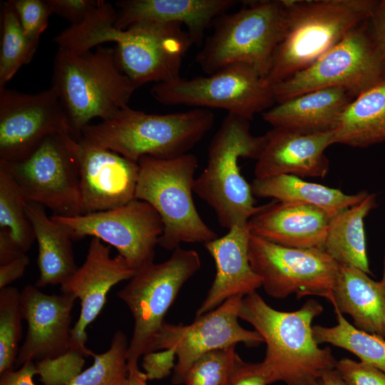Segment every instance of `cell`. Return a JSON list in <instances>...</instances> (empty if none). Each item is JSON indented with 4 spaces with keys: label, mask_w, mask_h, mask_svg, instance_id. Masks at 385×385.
<instances>
[{
    "label": "cell",
    "mask_w": 385,
    "mask_h": 385,
    "mask_svg": "<svg viewBox=\"0 0 385 385\" xmlns=\"http://www.w3.org/2000/svg\"><path fill=\"white\" fill-rule=\"evenodd\" d=\"M76 298L72 294H48L33 285L20 294L23 319L28 324L16 365L54 361L69 352L72 335L71 312Z\"/></svg>",
    "instance_id": "cell-18"
},
{
    "label": "cell",
    "mask_w": 385,
    "mask_h": 385,
    "mask_svg": "<svg viewBox=\"0 0 385 385\" xmlns=\"http://www.w3.org/2000/svg\"><path fill=\"white\" fill-rule=\"evenodd\" d=\"M20 294L11 286L0 289V374L13 369L19 351L23 319Z\"/></svg>",
    "instance_id": "cell-34"
},
{
    "label": "cell",
    "mask_w": 385,
    "mask_h": 385,
    "mask_svg": "<svg viewBox=\"0 0 385 385\" xmlns=\"http://www.w3.org/2000/svg\"><path fill=\"white\" fill-rule=\"evenodd\" d=\"M337 324L313 326V336L318 344H330L357 356L359 361L385 372V339L361 330L350 324L334 309Z\"/></svg>",
    "instance_id": "cell-30"
},
{
    "label": "cell",
    "mask_w": 385,
    "mask_h": 385,
    "mask_svg": "<svg viewBox=\"0 0 385 385\" xmlns=\"http://www.w3.org/2000/svg\"><path fill=\"white\" fill-rule=\"evenodd\" d=\"M26 213L31 223L38 243L37 287L63 284L77 270L72 238L66 229L48 217L45 207L27 202Z\"/></svg>",
    "instance_id": "cell-26"
},
{
    "label": "cell",
    "mask_w": 385,
    "mask_h": 385,
    "mask_svg": "<svg viewBox=\"0 0 385 385\" xmlns=\"http://www.w3.org/2000/svg\"><path fill=\"white\" fill-rule=\"evenodd\" d=\"M266 143L265 134L255 136L250 120L227 113L212 138L207 165L195 178L194 192L215 211L221 227L248 222L256 206L250 185L240 173L239 160H257Z\"/></svg>",
    "instance_id": "cell-6"
},
{
    "label": "cell",
    "mask_w": 385,
    "mask_h": 385,
    "mask_svg": "<svg viewBox=\"0 0 385 385\" xmlns=\"http://www.w3.org/2000/svg\"><path fill=\"white\" fill-rule=\"evenodd\" d=\"M51 87L65 109L76 140L92 119H110L128 106L138 88L118 68L115 48L100 46L83 53L58 48Z\"/></svg>",
    "instance_id": "cell-3"
},
{
    "label": "cell",
    "mask_w": 385,
    "mask_h": 385,
    "mask_svg": "<svg viewBox=\"0 0 385 385\" xmlns=\"http://www.w3.org/2000/svg\"><path fill=\"white\" fill-rule=\"evenodd\" d=\"M19 247L12 240L9 231L0 229V265L9 262L21 255Z\"/></svg>",
    "instance_id": "cell-44"
},
{
    "label": "cell",
    "mask_w": 385,
    "mask_h": 385,
    "mask_svg": "<svg viewBox=\"0 0 385 385\" xmlns=\"http://www.w3.org/2000/svg\"><path fill=\"white\" fill-rule=\"evenodd\" d=\"M51 217L66 229L72 240L90 236L112 245L135 272L153 262L163 231L155 210L137 199L111 210Z\"/></svg>",
    "instance_id": "cell-14"
},
{
    "label": "cell",
    "mask_w": 385,
    "mask_h": 385,
    "mask_svg": "<svg viewBox=\"0 0 385 385\" xmlns=\"http://www.w3.org/2000/svg\"><path fill=\"white\" fill-rule=\"evenodd\" d=\"M335 369L346 385H385V372L360 361L342 358Z\"/></svg>",
    "instance_id": "cell-37"
},
{
    "label": "cell",
    "mask_w": 385,
    "mask_h": 385,
    "mask_svg": "<svg viewBox=\"0 0 385 385\" xmlns=\"http://www.w3.org/2000/svg\"><path fill=\"white\" fill-rule=\"evenodd\" d=\"M1 10L0 88L31 61L37 49L26 37L10 0L3 3Z\"/></svg>",
    "instance_id": "cell-32"
},
{
    "label": "cell",
    "mask_w": 385,
    "mask_h": 385,
    "mask_svg": "<svg viewBox=\"0 0 385 385\" xmlns=\"http://www.w3.org/2000/svg\"><path fill=\"white\" fill-rule=\"evenodd\" d=\"M300 385H322L320 379L307 382Z\"/></svg>",
    "instance_id": "cell-48"
},
{
    "label": "cell",
    "mask_w": 385,
    "mask_h": 385,
    "mask_svg": "<svg viewBox=\"0 0 385 385\" xmlns=\"http://www.w3.org/2000/svg\"><path fill=\"white\" fill-rule=\"evenodd\" d=\"M135 199L150 204L161 218L158 245L174 250L183 242L205 244L217 237L201 218L195 205L197 157L187 153L173 159L144 156L138 161Z\"/></svg>",
    "instance_id": "cell-8"
},
{
    "label": "cell",
    "mask_w": 385,
    "mask_h": 385,
    "mask_svg": "<svg viewBox=\"0 0 385 385\" xmlns=\"http://www.w3.org/2000/svg\"><path fill=\"white\" fill-rule=\"evenodd\" d=\"M331 217L324 211L293 202H273L248 221L250 233L294 248L324 250Z\"/></svg>",
    "instance_id": "cell-22"
},
{
    "label": "cell",
    "mask_w": 385,
    "mask_h": 385,
    "mask_svg": "<svg viewBox=\"0 0 385 385\" xmlns=\"http://www.w3.org/2000/svg\"><path fill=\"white\" fill-rule=\"evenodd\" d=\"M380 282L383 283L384 284H385V253H384V257L383 260L382 274H381V278L380 279Z\"/></svg>",
    "instance_id": "cell-47"
},
{
    "label": "cell",
    "mask_w": 385,
    "mask_h": 385,
    "mask_svg": "<svg viewBox=\"0 0 385 385\" xmlns=\"http://www.w3.org/2000/svg\"><path fill=\"white\" fill-rule=\"evenodd\" d=\"M237 3L235 0H123L115 3L117 29L140 21L178 23L186 26L193 44L202 43L214 20Z\"/></svg>",
    "instance_id": "cell-23"
},
{
    "label": "cell",
    "mask_w": 385,
    "mask_h": 385,
    "mask_svg": "<svg viewBox=\"0 0 385 385\" xmlns=\"http://www.w3.org/2000/svg\"><path fill=\"white\" fill-rule=\"evenodd\" d=\"M116 19L112 7L93 13L80 26L81 47L89 51L104 43H115L117 65L138 88L150 82L168 83L180 78L183 59L193 45L182 24L140 21L120 30L115 26Z\"/></svg>",
    "instance_id": "cell-2"
},
{
    "label": "cell",
    "mask_w": 385,
    "mask_h": 385,
    "mask_svg": "<svg viewBox=\"0 0 385 385\" xmlns=\"http://www.w3.org/2000/svg\"><path fill=\"white\" fill-rule=\"evenodd\" d=\"M286 26L265 81L272 86L310 66L372 14L376 0H284Z\"/></svg>",
    "instance_id": "cell-5"
},
{
    "label": "cell",
    "mask_w": 385,
    "mask_h": 385,
    "mask_svg": "<svg viewBox=\"0 0 385 385\" xmlns=\"http://www.w3.org/2000/svg\"><path fill=\"white\" fill-rule=\"evenodd\" d=\"M56 133L71 134V128L52 87L36 93L0 88V162L25 158Z\"/></svg>",
    "instance_id": "cell-16"
},
{
    "label": "cell",
    "mask_w": 385,
    "mask_h": 385,
    "mask_svg": "<svg viewBox=\"0 0 385 385\" xmlns=\"http://www.w3.org/2000/svg\"><path fill=\"white\" fill-rule=\"evenodd\" d=\"M320 381L322 385H346L335 369L324 373Z\"/></svg>",
    "instance_id": "cell-46"
},
{
    "label": "cell",
    "mask_w": 385,
    "mask_h": 385,
    "mask_svg": "<svg viewBox=\"0 0 385 385\" xmlns=\"http://www.w3.org/2000/svg\"><path fill=\"white\" fill-rule=\"evenodd\" d=\"M175 354L173 349L153 351L143 356V367L148 380L168 376L175 367Z\"/></svg>",
    "instance_id": "cell-40"
},
{
    "label": "cell",
    "mask_w": 385,
    "mask_h": 385,
    "mask_svg": "<svg viewBox=\"0 0 385 385\" xmlns=\"http://www.w3.org/2000/svg\"><path fill=\"white\" fill-rule=\"evenodd\" d=\"M125 334L117 331L108 349L93 354V363L76 375L68 385H123L128 375Z\"/></svg>",
    "instance_id": "cell-33"
},
{
    "label": "cell",
    "mask_w": 385,
    "mask_h": 385,
    "mask_svg": "<svg viewBox=\"0 0 385 385\" xmlns=\"http://www.w3.org/2000/svg\"><path fill=\"white\" fill-rule=\"evenodd\" d=\"M333 132L301 133L273 128L265 134V145L256 160L255 178L282 175L324 178L329 170L324 152L334 144Z\"/></svg>",
    "instance_id": "cell-20"
},
{
    "label": "cell",
    "mask_w": 385,
    "mask_h": 385,
    "mask_svg": "<svg viewBox=\"0 0 385 385\" xmlns=\"http://www.w3.org/2000/svg\"><path fill=\"white\" fill-rule=\"evenodd\" d=\"M77 140L70 133L46 138L25 158L0 162L28 202L49 208L53 215H82Z\"/></svg>",
    "instance_id": "cell-10"
},
{
    "label": "cell",
    "mask_w": 385,
    "mask_h": 385,
    "mask_svg": "<svg viewBox=\"0 0 385 385\" xmlns=\"http://www.w3.org/2000/svg\"><path fill=\"white\" fill-rule=\"evenodd\" d=\"M377 206L375 193L331 217L324 250L338 264L371 274L366 252L364 220Z\"/></svg>",
    "instance_id": "cell-29"
},
{
    "label": "cell",
    "mask_w": 385,
    "mask_h": 385,
    "mask_svg": "<svg viewBox=\"0 0 385 385\" xmlns=\"http://www.w3.org/2000/svg\"><path fill=\"white\" fill-rule=\"evenodd\" d=\"M223 385H225V384H223Z\"/></svg>",
    "instance_id": "cell-49"
},
{
    "label": "cell",
    "mask_w": 385,
    "mask_h": 385,
    "mask_svg": "<svg viewBox=\"0 0 385 385\" xmlns=\"http://www.w3.org/2000/svg\"><path fill=\"white\" fill-rule=\"evenodd\" d=\"M333 135L334 144L355 148L385 142V79L351 100Z\"/></svg>",
    "instance_id": "cell-28"
},
{
    "label": "cell",
    "mask_w": 385,
    "mask_h": 385,
    "mask_svg": "<svg viewBox=\"0 0 385 385\" xmlns=\"http://www.w3.org/2000/svg\"><path fill=\"white\" fill-rule=\"evenodd\" d=\"M242 297L229 298L213 310L196 317L190 324L164 322L155 339L153 351H174L177 362L173 369V384H183L189 369L207 353L235 346L237 343L251 346L264 342L257 332L246 329L238 322Z\"/></svg>",
    "instance_id": "cell-15"
},
{
    "label": "cell",
    "mask_w": 385,
    "mask_h": 385,
    "mask_svg": "<svg viewBox=\"0 0 385 385\" xmlns=\"http://www.w3.org/2000/svg\"><path fill=\"white\" fill-rule=\"evenodd\" d=\"M100 1L101 0H46L52 14L66 19L71 25L81 23Z\"/></svg>",
    "instance_id": "cell-38"
},
{
    "label": "cell",
    "mask_w": 385,
    "mask_h": 385,
    "mask_svg": "<svg viewBox=\"0 0 385 385\" xmlns=\"http://www.w3.org/2000/svg\"><path fill=\"white\" fill-rule=\"evenodd\" d=\"M127 367L128 375L123 385H148L146 375L139 370L138 365Z\"/></svg>",
    "instance_id": "cell-45"
},
{
    "label": "cell",
    "mask_w": 385,
    "mask_h": 385,
    "mask_svg": "<svg viewBox=\"0 0 385 385\" xmlns=\"http://www.w3.org/2000/svg\"><path fill=\"white\" fill-rule=\"evenodd\" d=\"M135 271L120 255L112 257L110 247L98 238L91 239L83 264L63 284V293L72 294L81 302L78 320L73 327L68 355L83 359L93 354L86 348V327L96 319L106 302L111 289L129 280Z\"/></svg>",
    "instance_id": "cell-17"
},
{
    "label": "cell",
    "mask_w": 385,
    "mask_h": 385,
    "mask_svg": "<svg viewBox=\"0 0 385 385\" xmlns=\"http://www.w3.org/2000/svg\"><path fill=\"white\" fill-rule=\"evenodd\" d=\"M385 79V63L369 36L367 21L346 34L316 61L271 86L279 103L325 88H342L354 98Z\"/></svg>",
    "instance_id": "cell-11"
},
{
    "label": "cell",
    "mask_w": 385,
    "mask_h": 385,
    "mask_svg": "<svg viewBox=\"0 0 385 385\" xmlns=\"http://www.w3.org/2000/svg\"><path fill=\"white\" fill-rule=\"evenodd\" d=\"M29 264V259L24 254L9 262L0 265V289L21 278Z\"/></svg>",
    "instance_id": "cell-42"
},
{
    "label": "cell",
    "mask_w": 385,
    "mask_h": 385,
    "mask_svg": "<svg viewBox=\"0 0 385 385\" xmlns=\"http://www.w3.org/2000/svg\"><path fill=\"white\" fill-rule=\"evenodd\" d=\"M27 202L12 176L0 165V229L9 231L24 253L30 249L36 240L26 213Z\"/></svg>",
    "instance_id": "cell-31"
},
{
    "label": "cell",
    "mask_w": 385,
    "mask_h": 385,
    "mask_svg": "<svg viewBox=\"0 0 385 385\" xmlns=\"http://www.w3.org/2000/svg\"><path fill=\"white\" fill-rule=\"evenodd\" d=\"M37 374L36 364L28 361L19 370H10L1 374L0 385H35L33 377Z\"/></svg>",
    "instance_id": "cell-43"
},
{
    "label": "cell",
    "mask_w": 385,
    "mask_h": 385,
    "mask_svg": "<svg viewBox=\"0 0 385 385\" xmlns=\"http://www.w3.org/2000/svg\"><path fill=\"white\" fill-rule=\"evenodd\" d=\"M369 36L385 63V0L378 3L367 21Z\"/></svg>",
    "instance_id": "cell-41"
},
{
    "label": "cell",
    "mask_w": 385,
    "mask_h": 385,
    "mask_svg": "<svg viewBox=\"0 0 385 385\" xmlns=\"http://www.w3.org/2000/svg\"><path fill=\"white\" fill-rule=\"evenodd\" d=\"M151 95L165 106L222 108L248 120L273 106L272 88L253 67L227 66L207 76L155 84Z\"/></svg>",
    "instance_id": "cell-12"
},
{
    "label": "cell",
    "mask_w": 385,
    "mask_h": 385,
    "mask_svg": "<svg viewBox=\"0 0 385 385\" xmlns=\"http://www.w3.org/2000/svg\"><path fill=\"white\" fill-rule=\"evenodd\" d=\"M239 355L235 346L218 349L200 357L189 369L184 383L185 385L225 384Z\"/></svg>",
    "instance_id": "cell-35"
},
{
    "label": "cell",
    "mask_w": 385,
    "mask_h": 385,
    "mask_svg": "<svg viewBox=\"0 0 385 385\" xmlns=\"http://www.w3.org/2000/svg\"><path fill=\"white\" fill-rule=\"evenodd\" d=\"M356 328L385 339V284L364 271L339 265L329 301Z\"/></svg>",
    "instance_id": "cell-25"
},
{
    "label": "cell",
    "mask_w": 385,
    "mask_h": 385,
    "mask_svg": "<svg viewBox=\"0 0 385 385\" xmlns=\"http://www.w3.org/2000/svg\"><path fill=\"white\" fill-rule=\"evenodd\" d=\"M201 267L199 254L180 247L164 262H152L135 272L117 296L133 319L127 366L138 365L141 356L153 351L165 316L184 284Z\"/></svg>",
    "instance_id": "cell-9"
},
{
    "label": "cell",
    "mask_w": 385,
    "mask_h": 385,
    "mask_svg": "<svg viewBox=\"0 0 385 385\" xmlns=\"http://www.w3.org/2000/svg\"><path fill=\"white\" fill-rule=\"evenodd\" d=\"M323 310L312 298L297 310L282 312L270 306L257 292L242 297L239 319L250 323L266 344L260 363L269 384L300 385L319 380L335 369L337 360L331 349L319 347L313 336L312 322Z\"/></svg>",
    "instance_id": "cell-1"
},
{
    "label": "cell",
    "mask_w": 385,
    "mask_h": 385,
    "mask_svg": "<svg viewBox=\"0 0 385 385\" xmlns=\"http://www.w3.org/2000/svg\"><path fill=\"white\" fill-rule=\"evenodd\" d=\"M239 11L213 23L195 60L207 74L227 66L246 64L265 78L270 72L286 26L284 0L248 1Z\"/></svg>",
    "instance_id": "cell-7"
},
{
    "label": "cell",
    "mask_w": 385,
    "mask_h": 385,
    "mask_svg": "<svg viewBox=\"0 0 385 385\" xmlns=\"http://www.w3.org/2000/svg\"><path fill=\"white\" fill-rule=\"evenodd\" d=\"M23 31L37 48L41 34L48 26L52 12L46 0H10Z\"/></svg>",
    "instance_id": "cell-36"
},
{
    "label": "cell",
    "mask_w": 385,
    "mask_h": 385,
    "mask_svg": "<svg viewBox=\"0 0 385 385\" xmlns=\"http://www.w3.org/2000/svg\"><path fill=\"white\" fill-rule=\"evenodd\" d=\"M214 120L207 108L160 115L128 106L110 119L86 125L80 138L136 163L144 156L173 159L189 153Z\"/></svg>",
    "instance_id": "cell-4"
},
{
    "label": "cell",
    "mask_w": 385,
    "mask_h": 385,
    "mask_svg": "<svg viewBox=\"0 0 385 385\" xmlns=\"http://www.w3.org/2000/svg\"><path fill=\"white\" fill-rule=\"evenodd\" d=\"M250 185L254 197L311 205L330 217L359 203L369 193L361 190L356 194H346L339 189L289 175L255 178Z\"/></svg>",
    "instance_id": "cell-27"
},
{
    "label": "cell",
    "mask_w": 385,
    "mask_h": 385,
    "mask_svg": "<svg viewBox=\"0 0 385 385\" xmlns=\"http://www.w3.org/2000/svg\"><path fill=\"white\" fill-rule=\"evenodd\" d=\"M82 215L135 200L138 163L111 150L77 140Z\"/></svg>",
    "instance_id": "cell-19"
},
{
    "label": "cell",
    "mask_w": 385,
    "mask_h": 385,
    "mask_svg": "<svg viewBox=\"0 0 385 385\" xmlns=\"http://www.w3.org/2000/svg\"><path fill=\"white\" fill-rule=\"evenodd\" d=\"M248 222L234 224L222 237L204 244L216 267L214 280L196 312L200 317L235 296H246L262 287L261 278L249 260Z\"/></svg>",
    "instance_id": "cell-21"
},
{
    "label": "cell",
    "mask_w": 385,
    "mask_h": 385,
    "mask_svg": "<svg viewBox=\"0 0 385 385\" xmlns=\"http://www.w3.org/2000/svg\"><path fill=\"white\" fill-rule=\"evenodd\" d=\"M249 260L271 297L332 298L339 265L324 250L282 246L251 234Z\"/></svg>",
    "instance_id": "cell-13"
},
{
    "label": "cell",
    "mask_w": 385,
    "mask_h": 385,
    "mask_svg": "<svg viewBox=\"0 0 385 385\" xmlns=\"http://www.w3.org/2000/svg\"><path fill=\"white\" fill-rule=\"evenodd\" d=\"M352 99L344 88H325L279 102L262 114L273 128L301 133L331 132Z\"/></svg>",
    "instance_id": "cell-24"
},
{
    "label": "cell",
    "mask_w": 385,
    "mask_h": 385,
    "mask_svg": "<svg viewBox=\"0 0 385 385\" xmlns=\"http://www.w3.org/2000/svg\"><path fill=\"white\" fill-rule=\"evenodd\" d=\"M225 385H269L260 363H250L237 356Z\"/></svg>",
    "instance_id": "cell-39"
}]
</instances>
